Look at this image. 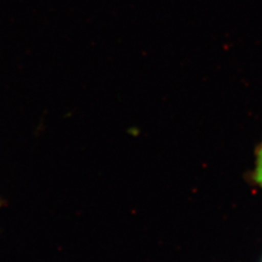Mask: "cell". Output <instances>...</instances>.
<instances>
[{"label": "cell", "mask_w": 262, "mask_h": 262, "mask_svg": "<svg viewBox=\"0 0 262 262\" xmlns=\"http://www.w3.org/2000/svg\"><path fill=\"white\" fill-rule=\"evenodd\" d=\"M255 180L256 182L262 186V145L259 150L258 153V158H257V166L255 170Z\"/></svg>", "instance_id": "1"}]
</instances>
